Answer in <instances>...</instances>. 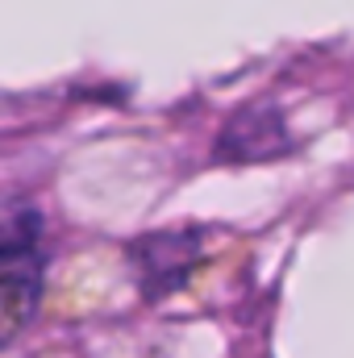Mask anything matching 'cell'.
Returning a JSON list of instances; mask_svg holds the SVG:
<instances>
[{
    "instance_id": "obj_1",
    "label": "cell",
    "mask_w": 354,
    "mask_h": 358,
    "mask_svg": "<svg viewBox=\"0 0 354 358\" xmlns=\"http://www.w3.org/2000/svg\"><path fill=\"white\" fill-rule=\"evenodd\" d=\"M38 238H42L38 208L13 204L8 221H4V271H0V325H4V342H13L29 325V317L38 308V292H42Z\"/></svg>"
},
{
    "instance_id": "obj_2",
    "label": "cell",
    "mask_w": 354,
    "mask_h": 358,
    "mask_svg": "<svg viewBox=\"0 0 354 358\" xmlns=\"http://www.w3.org/2000/svg\"><path fill=\"white\" fill-rule=\"evenodd\" d=\"M288 150H292V134H288V125H283L279 104H271V100H250V104H242V108L225 121V129H221L213 155H217L221 163H271V159H279V155H288Z\"/></svg>"
},
{
    "instance_id": "obj_3",
    "label": "cell",
    "mask_w": 354,
    "mask_h": 358,
    "mask_svg": "<svg viewBox=\"0 0 354 358\" xmlns=\"http://www.w3.org/2000/svg\"><path fill=\"white\" fill-rule=\"evenodd\" d=\"M129 259L138 267L142 292L150 300L176 292L179 283L187 279L192 263L200 259V234L196 229H167V234H150L142 242L129 246Z\"/></svg>"
}]
</instances>
